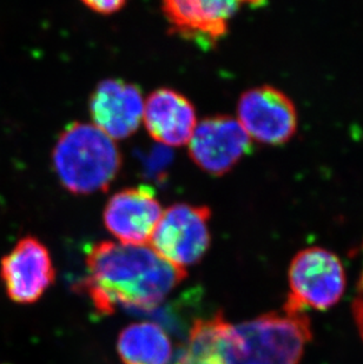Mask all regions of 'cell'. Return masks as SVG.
I'll return each instance as SVG.
<instances>
[{
  "mask_svg": "<svg viewBox=\"0 0 363 364\" xmlns=\"http://www.w3.org/2000/svg\"><path fill=\"white\" fill-rule=\"evenodd\" d=\"M56 272L48 247L37 238H21L4 256L0 279L11 301L31 304L44 295L53 282Z\"/></svg>",
  "mask_w": 363,
  "mask_h": 364,
  "instance_id": "obj_9",
  "label": "cell"
},
{
  "mask_svg": "<svg viewBox=\"0 0 363 364\" xmlns=\"http://www.w3.org/2000/svg\"><path fill=\"white\" fill-rule=\"evenodd\" d=\"M290 302L325 311L335 306L346 291L347 277L337 255L325 247H310L298 251L288 272Z\"/></svg>",
  "mask_w": 363,
  "mask_h": 364,
  "instance_id": "obj_4",
  "label": "cell"
},
{
  "mask_svg": "<svg viewBox=\"0 0 363 364\" xmlns=\"http://www.w3.org/2000/svg\"><path fill=\"white\" fill-rule=\"evenodd\" d=\"M241 125L254 141L267 145H283L294 137L298 112L287 95L263 85L248 90L237 105Z\"/></svg>",
  "mask_w": 363,
  "mask_h": 364,
  "instance_id": "obj_6",
  "label": "cell"
},
{
  "mask_svg": "<svg viewBox=\"0 0 363 364\" xmlns=\"http://www.w3.org/2000/svg\"><path fill=\"white\" fill-rule=\"evenodd\" d=\"M354 255L357 256L359 262V279H357L355 295L352 303V313H353L354 322L363 342V240Z\"/></svg>",
  "mask_w": 363,
  "mask_h": 364,
  "instance_id": "obj_15",
  "label": "cell"
},
{
  "mask_svg": "<svg viewBox=\"0 0 363 364\" xmlns=\"http://www.w3.org/2000/svg\"><path fill=\"white\" fill-rule=\"evenodd\" d=\"M59 182L75 195L104 191L115 181L122 156L112 138L93 124L75 122L59 136L52 152Z\"/></svg>",
  "mask_w": 363,
  "mask_h": 364,
  "instance_id": "obj_3",
  "label": "cell"
},
{
  "mask_svg": "<svg viewBox=\"0 0 363 364\" xmlns=\"http://www.w3.org/2000/svg\"><path fill=\"white\" fill-rule=\"evenodd\" d=\"M251 139L240 122L215 116L197 123L189 141V155L203 171L223 176L251 151Z\"/></svg>",
  "mask_w": 363,
  "mask_h": 364,
  "instance_id": "obj_8",
  "label": "cell"
},
{
  "mask_svg": "<svg viewBox=\"0 0 363 364\" xmlns=\"http://www.w3.org/2000/svg\"><path fill=\"white\" fill-rule=\"evenodd\" d=\"M117 351L124 364H169L172 348L161 326L152 322H138L120 331Z\"/></svg>",
  "mask_w": 363,
  "mask_h": 364,
  "instance_id": "obj_13",
  "label": "cell"
},
{
  "mask_svg": "<svg viewBox=\"0 0 363 364\" xmlns=\"http://www.w3.org/2000/svg\"><path fill=\"white\" fill-rule=\"evenodd\" d=\"M208 206L179 203L162 213L149 243L165 261L185 269L202 259L211 242Z\"/></svg>",
  "mask_w": 363,
  "mask_h": 364,
  "instance_id": "obj_5",
  "label": "cell"
},
{
  "mask_svg": "<svg viewBox=\"0 0 363 364\" xmlns=\"http://www.w3.org/2000/svg\"><path fill=\"white\" fill-rule=\"evenodd\" d=\"M93 125L113 141L125 139L143 122L144 100L137 85L122 80L100 82L90 98Z\"/></svg>",
  "mask_w": 363,
  "mask_h": 364,
  "instance_id": "obj_11",
  "label": "cell"
},
{
  "mask_svg": "<svg viewBox=\"0 0 363 364\" xmlns=\"http://www.w3.org/2000/svg\"><path fill=\"white\" fill-rule=\"evenodd\" d=\"M86 268L82 289L103 315L118 306L154 309L186 277L147 244L100 242L88 252Z\"/></svg>",
  "mask_w": 363,
  "mask_h": 364,
  "instance_id": "obj_1",
  "label": "cell"
},
{
  "mask_svg": "<svg viewBox=\"0 0 363 364\" xmlns=\"http://www.w3.org/2000/svg\"><path fill=\"white\" fill-rule=\"evenodd\" d=\"M143 122L151 137L167 146L188 144L197 127L191 102L167 87L156 90L144 100Z\"/></svg>",
  "mask_w": 363,
  "mask_h": 364,
  "instance_id": "obj_12",
  "label": "cell"
},
{
  "mask_svg": "<svg viewBox=\"0 0 363 364\" xmlns=\"http://www.w3.org/2000/svg\"><path fill=\"white\" fill-rule=\"evenodd\" d=\"M312 338L308 314L287 299L281 310L231 324L226 364H300Z\"/></svg>",
  "mask_w": 363,
  "mask_h": 364,
  "instance_id": "obj_2",
  "label": "cell"
},
{
  "mask_svg": "<svg viewBox=\"0 0 363 364\" xmlns=\"http://www.w3.org/2000/svg\"><path fill=\"white\" fill-rule=\"evenodd\" d=\"M230 328L222 313L195 321L175 364H226Z\"/></svg>",
  "mask_w": 363,
  "mask_h": 364,
  "instance_id": "obj_14",
  "label": "cell"
},
{
  "mask_svg": "<svg viewBox=\"0 0 363 364\" xmlns=\"http://www.w3.org/2000/svg\"><path fill=\"white\" fill-rule=\"evenodd\" d=\"M242 5L247 0H162V11L174 35L211 48L228 35Z\"/></svg>",
  "mask_w": 363,
  "mask_h": 364,
  "instance_id": "obj_7",
  "label": "cell"
},
{
  "mask_svg": "<svg viewBox=\"0 0 363 364\" xmlns=\"http://www.w3.org/2000/svg\"><path fill=\"white\" fill-rule=\"evenodd\" d=\"M90 10L100 14H113L122 10L127 0H80Z\"/></svg>",
  "mask_w": 363,
  "mask_h": 364,
  "instance_id": "obj_16",
  "label": "cell"
},
{
  "mask_svg": "<svg viewBox=\"0 0 363 364\" xmlns=\"http://www.w3.org/2000/svg\"><path fill=\"white\" fill-rule=\"evenodd\" d=\"M161 203L149 186L127 188L115 193L104 210V224L123 244L143 245L161 220Z\"/></svg>",
  "mask_w": 363,
  "mask_h": 364,
  "instance_id": "obj_10",
  "label": "cell"
}]
</instances>
